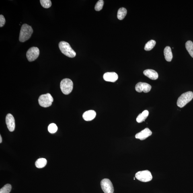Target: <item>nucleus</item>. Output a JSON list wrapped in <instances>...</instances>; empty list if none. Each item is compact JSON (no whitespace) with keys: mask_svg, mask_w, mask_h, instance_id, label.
I'll return each mask as SVG.
<instances>
[{"mask_svg":"<svg viewBox=\"0 0 193 193\" xmlns=\"http://www.w3.org/2000/svg\"><path fill=\"white\" fill-rule=\"evenodd\" d=\"M152 134V132L149 128L145 129L141 131L136 134L135 138L136 139L141 140H145L146 138L151 136Z\"/></svg>","mask_w":193,"mask_h":193,"instance_id":"obj_11","label":"nucleus"},{"mask_svg":"<svg viewBox=\"0 0 193 193\" xmlns=\"http://www.w3.org/2000/svg\"><path fill=\"white\" fill-rule=\"evenodd\" d=\"M185 46L187 50L191 56L193 58V43L191 41L188 40L185 44Z\"/></svg>","mask_w":193,"mask_h":193,"instance_id":"obj_19","label":"nucleus"},{"mask_svg":"<svg viewBox=\"0 0 193 193\" xmlns=\"http://www.w3.org/2000/svg\"><path fill=\"white\" fill-rule=\"evenodd\" d=\"M47 163V161L44 158H40L37 160L35 165L39 169L43 168L46 166Z\"/></svg>","mask_w":193,"mask_h":193,"instance_id":"obj_17","label":"nucleus"},{"mask_svg":"<svg viewBox=\"0 0 193 193\" xmlns=\"http://www.w3.org/2000/svg\"><path fill=\"white\" fill-rule=\"evenodd\" d=\"M53 101V98L50 93L41 95L38 99L39 104L45 108L51 106Z\"/></svg>","mask_w":193,"mask_h":193,"instance_id":"obj_5","label":"nucleus"},{"mask_svg":"<svg viewBox=\"0 0 193 193\" xmlns=\"http://www.w3.org/2000/svg\"><path fill=\"white\" fill-rule=\"evenodd\" d=\"M144 75L150 79L156 80L158 78V74L153 69H148L143 71Z\"/></svg>","mask_w":193,"mask_h":193,"instance_id":"obj_14","label":"nucleus"},{"mask_svg":"<svg viewBox=\"0 0 193 193\" xmlns=\"http://www.w3.org/2000/svg\"><path fill=\"white\" fill-rule=\"evenodd\" d=\"M127 13V9L124 8H121L118 10L117 17L119 20H123L126 16Z\"/></svg>","mask_w":193,"mask_h":193,"instance_id":"obj_18","label":"nucleus"},{"mask_svg":"<svg viewBox=\"0 0 193 193\" xmlns=\"http://www.w3.org/2000/svg\"><path fill=\"white\" fill-rule=\"evenodd\" d=\"M151 86L147 83L141 82L138 83L135 86L136 91L138 92H143L144 93H148L151 90Z\"/></svg>","mask_w":193,"mask_h":193,"instance_id":"obj_9","label":"nucleus"},{"mask_svg":"<svg viewBox=\"0 0 193 193\" xmlns=\"http://www.w3.org/2000/svg\"><path fill=\"white\" fill-rule=\"evenodd\" d=\"M165 60L168 62H171L172 60L173 55L172 53L171 48L169 46H167L164 50Z\"/></svg>","mask_w":193,"mask_h":193,"instance_id":"obj_15","label":"nucleus"},{"mask_svg":"<svg viewBox=\"0 0 193 193\" xmlns=\"http://www.w3.org/2000/svg\"><path fill=\"white\" fill-rule=\"evenodd\" d=\"M2 142V138L1 135L0 136V143H1Z\"/></svg>","mask_w":193,"mask_h":193,"instance_id":"obj_26","label":"nucleus"},{"mask_svg":"<svg viewBox=\"0 0 193 193\" xmlns=\"http://www.w3.org/2000/svg\"><path fill=\"white\" fill-rule=\"evenodd\" d=\"M59 47L60 51L64 55L70 58H74L76 55V52L72 48L69 43L65 41H61L59 44Z\"/></svg>","mask_w":193,"mask_h":193,"instance_id":"obj_2","label":"nucleus"},{"mask_svg":"<svg viewBox=\"0 0 193 193\" xmlns=\"http://www.w3.org/2000/svg\"><path fill=\"white\" fill-rule=\"evenodd\" d=\"M149 115V112L147 110L144 111L141 114H139L136 118V121L138 123H140L145 121Z\"/></svg>","mask_w":193,"mask_h":193,"instance_id":"obj_16","label":"nucleus"},{"mask_svg":"<svg viewBox=\"0 0 193 193\" xmlns=\"http://www.w3.org/2000/svg\"><path fill=\"white\" fill-rule=\"evenodd\" d=\"M40 55V50L37 47H32L28 50L26 54L27 59L29 61L32 62L36 60Z\"/></svg>","mask_w":193,"mask_h":193,"instance_id":"obj_8","label":"nucleus"},{"mask_svg":"<svg viewBox=\"0 0 193 193\" xmlns=\"http://www.w3.org/2000/svg\"><path fill=\"white\" fill-rule=\"evenodd\" d=\"M101 186L105 193H114V186L111 181L108 179H103L101 182Z\"/></svg>","mask_w":193,"mask_h":193,"instance_id":"obj_7","label":"nucleus"},{"mask_svg":"<svg viewBox=\"0 0 193 193\" xmlns=\"http://www.w3.org/2000/svg\"><path fill=\"white\" fill-rule=\"evenodd\" d=\"M103 78L105 81L114 82L118 79V76L116 73L111 72L105 73Z\"/></svg>","mask_w":193,"mask_h":193,"instance_id":"obj_12","label":"nucleus"},{"mask_svg":"<svg viewBox=\"0 0 193 193\" xmlns=\"http://www.w3.org/2000/svg\"><path fill=\"white\" fill-rule=\"evenodd\" d=\"M193 98V92L191 91L187 92L179 97L177 101V106L182 108L192 100Z\"/></svg>","mask_w":193,"mask_h":193,"instance_id":"obj_3","label":"nucleus"},{"mask_svg":"<svg viewBox=\"0 0 193 193\" xmlns=\"http://www.w3.org/2000/svg\"><path fill=\"white\" fill-rule=\"evenodd\" d=\"M103 4H104V1L103 0H99L95 5V10L97 11H101L103 8Z\"/></svg>","mask_w":193,"mask_h":193,"instance_id":"obj_24","label":"nucleus"},{"mask_svg":"<svg viewBox=\"0 0 193 193\" xmlns=\"http://www.w3.org/2000/svg\"><path fill=\"white\" fill-rule=\"evenodd\" d=\"M6 124L10 132H13L15 130V122L14 118L12 115L9 114L7 115L5 118Z\"/></svg>","mask_w":193,"mask_h":193,"instance_id":"obj_10","label":"nucleus"},{"mask_svg":"<svg viewBox=\"0 0 193 193\" xmlns=\"http://www.w3.org/2000/svg\"><path fill=\"white\" fill-rule=\"evenodd\" d=\"M135 177L138 180L145 182H149L153 178L151 172L148 170L138 172L136 173Z\"/></svg>","mask_w":193,"mask_h":193,"instance_id":"obj_6","label":"nucleus"},{"mask_svg":"<svg viewBox=\"0 0 193 193\" xmlns=\"http://www.w3.org/2000/svg\"><path fill=\"white\" fill-rule=\"evenodd\" d=\"M33 33L32 27L26 24H23L21 26L19 34V41L21 42H26L31 38Z\"/></svg>","mask_w":193,"mask_h":193,"instance_id":"obj_1","label":"nucleus"},{"mask_svg":"<svg viewBox=\"0 0 193 193\" xmlns=\"http://www.w3.org/2000/svg\"><path fill=\"white\" fill-rule=\"evenodd\" d=\"M96 115V113L95 111L89 110L84 113L83 118L85 121H89L94 119Z\"/></svg>","mask_w":193,"mask_h":193,"instance_id":"obj_13","label":"nucleus"},{"mask_svg":"<svg viewBox=\"0 0 193 193\" xmlns=\"http://www.w3.org/2000/svg\"><path fill=\"white\" fill-rule=\"evenodd\" d=\"M5 23V18L2 15H0V27H2L4 26Z\"/></svg>","mask_w":193,"mask_h":193,"instance_id":"obj_25","label":"nucleus"},{"mask_svg":"<svg viewBox=\"0 0 193 193\" xmlns=\"http://www.w3.org/2000/svg\"><path fill=\"white\" fill-rule=\"evenodd\" d=\"M156 44V42L155 40H150L146 43L144 49L146 51H150V50L153 49L154 47Z\"/></svg>","mask_w":193,"mask_h":193,"instance_id":"obj_20","label":"nucleus"},{"mask_svg":"<svg viewBox=\"0 0 193 193\" xmlns=\"http://www.w3.org/2000/svg\"><path fill=\"white\" fill-rule=\"evenodd\" d=\"M57 126L55 124L53 123L50 124L48 127V130L50 133H55L57 131Z\"/></svg>","mask_w":193,"mask_h":193,"instance_id":"obj_23","label":"nucleus"},{"mask_svg":"<svg viewBox=\"0 0 193 193\" xmlns=\"http://www.w3.org/2000/svg\"><path fill=\"white\" fill-rule=\"evenodd\" d=\"M41 5L45 8H49L52 5L51 1L50 0H40Z\"/></svg>","mask_w":193,"mask_h":193,"instance_id":"obj_21","label":"nucleus"},{"mask_svg":"<svg viewBox=\"0 0 193 193\" xmlns=\"http://www.w3.org/2000/svg\"><path fill=\"white\" fill-rule=\"evenodd\" d=\"M11 189V186L10 184L5 185L0 190V193H9Z\"/></svg>","mask_w":193,"mask_h":193,"instance_id":"obj_22","label":"nucleus"},{"mask_svg":"<svg viewBox=\"0 0 193 193\" xmlns=\"http://www.w3.org/2000/svg\"><path fill=\"white\" fill-rule=\"evenodd\" d=\"M73 83L71 80L65 79L62 80L60 83V88L64 94L67 95L72 92L73 89Z\"/></svg>","mask_w":193,"mask_h":193,"instance_id":"obj_4","label":"nucleus"}]
</instances>
